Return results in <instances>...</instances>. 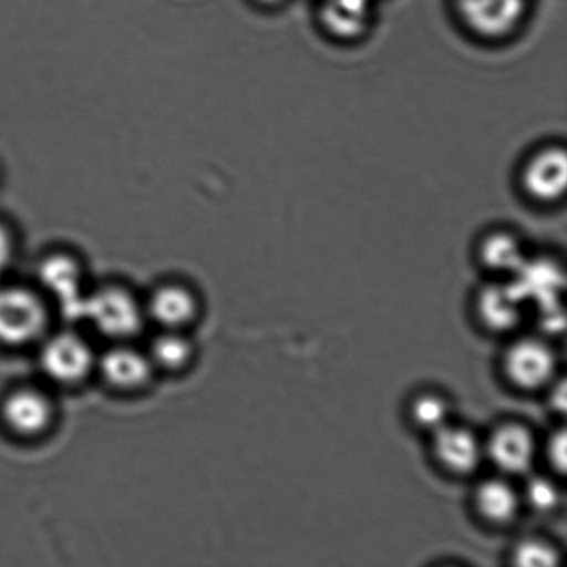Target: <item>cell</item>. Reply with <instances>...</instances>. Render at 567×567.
I'll return each instance as SVG.
<instances>
[{
	"instance_id": "1",
	"label": "cell",
	"mask_w": 567,
	"mask_h": 567,
	"mask_svg": "<svg viewBox=\"0 0 567 567\" xmlns=\"http://www.w3.org/2000/svg\"><path fill=\"white\" fill-rule=\"evenodd\" d=\"M35 276L39 286L59 303L69 319L82 320L87 292L80 255L69 248L49 249L39 258Z\"/></svg>"
},
{
	"instance_id": "2",
	"label": "cell",
	"mask_w": 567,
	"mask_h": 567,
	"mask_svg": "<svg viewBox=\"0 0 567 567\" xmlns=\"http://www.w3.org/2000/svg\"><path fill=\"white\" fill-rule=\"evenodd\" d=\"M144 311L137 299L121 286H105L87 292L82 320L91 322L102 336L127 339L142 330Z\"/></svg>"
},
{
	"instance_id": "3",
	"label": "cell",
	"mask_w": 567,
	"mask_h": 567,
	"mask_svg": "<svg viewBox=\"0 0 567 567\" xmlns=\"http://www.w3.org/2000/svg\"><path fill=\"white\" fill-rule=\"evenodd\" d=\"M47 326L48 310L39 295L24 287H0V343H31Z\"/></svg>"
},
{
	"instance_id": "4",
	"label": "cell",
	"mask_w": 567,
	"mask_h": 567,
	"mask_svg": "<svg viewBox=\"0 0 567 567\" xmlns=\"http://www.w3.org/2000/svg\"><path fill=\"white\" fill-rule=\"evenodd\" d=\"M94 364L96 359L92 348L76 333H58L42 348L41 365L44 374L64 385L85 380Z\"/></svg>"
},
{
	"instance_id": "5",
	"label": "cell",
	"mask_w": 567,
	"mask_h": 567,
	"mask_svg": "<svg viewBox=\"0 0 567 567\" xmlns=\"http://www.w3.org/2000/svg\"><path fill=\"white\" fill-rule=\"evenodd\" d=\"M461 21L477 37L509 35L524 20L526 0H454Z\"/></svg>"
},
{
	"instance_id": "6",
	"label": "cell",
	"mask_w": 567,
	"mask_h": 567,
	"mask_svg": "<svg viewBox=\"0 0 567 567\" xmlns=\"http://www.w3.org/2000/svg\"><path fill=\"white\" fill-rule=\"evenodd\" d=\"M567 179V158L563 147L538 150L522 168L520 182L525 193L537 203H555L564 197Z\"/></svg>"
},
{
	"instance_id": "7",
	"label": "cell",
	"mask_w": 567,
	"mask_h": 567,
	"mask_svg": "<svg viewBox=\"0 0 567 567\" xmlns=\"http://www.w3.org/2000/svg\"><path fill=\"white\" fill-rule=\"evenodd\" d=\"M504 367L515 386L535 391L553 380L557 361L546 343L537 339H522L508 349Z\"/></svg>"
},
{
	"instance_id": "8",
	"label": "cell",
	"mask_w": 567,
	"mask_h": 567,
	"mask_svg": "<svg viewBox=\"0 0 567 567\" xmlns=\"http://www.w3.org/2000/svg\"><path fill=\"white\" fill-rule=\"evenodd\" d=\"M53 404L37 389H19L4 400L2 415L6 425L17 435L32 437L48 430L53 420Z\"/></svg>"
},
{
	"instance_id": "9",
	"label": "cell",
	"mask_w": 567,
	"mask_h": 567,
	"mask_svg": "<svg viewBox=\"0 0 567 567\" xmlns=\"http://www.w3.org/2000/svg\"><path fill=\"white\" fill-rule=\"evenodd\" d=\"M487 452L497 468L507 474H525L535 463V437L524 425H503L493 432Z\"/></svg>"
},
{
	"instance_id": "10",
	"label": "cell",
	"mask_w": 567,
	"mask_h": 567,
	"mask_svg": "<svg viewBox=\"0 0 567 567\" xmlns=\"http://www.w3.org/2000/svg\"><path fill=\"white\" fill-rule=\"evenodd\" d=\"M435 454L444 468L457 475H470L482 461V446L474 432L446 424L433 433Z\"/></svg>"
},
{
	"instance_id": "11",
	"label": "cell",
	"mask_w": 567,
	"mask_h": 567,
	"mask_svg": "<svg viewBox=\"0 0 567 567\" xmlns=\"http://www.w3.org/2000/svg\"><path fill=\"white\" fill-rule=\"evenodd\" d=\"M322 30L338 41H355L372 21V0H322L319 8Z\"/></svg>"
},
{
	"instance_id": "12",
	"label": "cell",
	"mask_w": 567,
	"mask_h": 567,
	"mask_svg": "<svg viewBox=\"0 0 567 567\" xmlns=\"http://www.w3.org/2000/svg\"><path fill=\"white\" fill-rule=\"evenodd\" d=\"M197 298L181 282H165L148 299V316L165 330H181L197 315Z\"/></svg>"
},
{
	"instance_id": "13",
	"label": "cell",
	"mask_w": 567,
	"mask_h": 567,
	"mask_svg": "<svg viewBox=\"0 0 567 567\" xmlns=\"http://www.w3.org/2000/svg\"><path fill=\"white\" fill-rule=\"evenodd\" d=\"M105 382L121 391H136L147 385L154 365L147 354L127 347L107 350L99 361Z\"/></svg>"
},
{
	"instance_id": "14",
	"label": "cell",
	"mask_w": 567,
	"mask_h": 567,
	"mask_svg": "<svg viewBox=\"0 0 567 567\" xmlns=\"http://www.w3.org/2000/svg\"><path fill=\"white\" fill-rule=\"evenodd\" d=\"M520 298L513 286H488L482 289L477 311L485 326L493 331L513 330L520 320Z\"/></svg>"
},
{
	"instance_id": "15",
	"label": "cell",
	"mask_w": 567,
	"mask_h": 567,
	"mask_svg": "<svg viewBox=\"0 0 567 567\" xmlns=\"http://www.w3.org/2000/svg\"><path fill=\"white\" fill-rule=\"evenodd\" d=\"M519 504L518 493L507 482L491 480L476 488V509L492 524L507 525L513 522L519 513Z\"/></svg>"
},
{
	"instance_id": "16",
	"label": "cell",
	"mask_w": 567,
	"mask_h": 567,
	"mask_svg": "<svg viewBox=\"0 0 567 567\" xmlns=\"http://www.w3.org/2000/svg\"><path fill=\"white\" fill-rule=\"evenodd\" d=\"M481 258L488 269L499 271H518L526 262L524 246L509 231L488 235L482 241Z\"/></svg>"
},
{
	"instance_id": "17",
	"label": "cell",
	"mask_w": 567,
	"mask_h": 567,
	"mask_svg": "<svg viewBox=\"0 0 567 567\" xmlns=\"http://www.w3.org/2000/svg\"><path fill=\"white\" fill-rule=\"evenodd\" d=\"M193 347L187 338L175 330H166L154 339L150 348V360L159 369L176 371L192 360Z\"/></svg>"
},
{
	"instance_id": "18",
	"label": "cell",
	"mask_w": 567,
	"mask_h": 567,
	"mask_svg": "<svg viewBox=\"0 0 567 567\" xmlns=\"http://www.w3.org/2000/svg\"><path fill=\"white\" fill-rule=\"evenodd\" d=\"M411 416L416 426L435 433L449 424V405L446 400L437 394H421L411 405Z\"/></svg>"
},
{
	"instance_id": "19",
	"label": "cell",
	"mask_w": 567,
	"mask_h": 567,
	"mask_svg": "<svg viewBox=\"0 0 567 567\" xmlns=\"http://www.w3.org/2000/svg\"><path fill=\"white\" fill-rule=\"evenodd\" d=\"M558 553L540 540L520 543L514 553L515 564L525 567H549L558 564Z\"/></svg>"
},
{
	"instance_id": "20",
	"label": "cell",
	"mask_w": 567,
	"mask_h": 567,
	"mask_svg": "<svg viewBox=\"0 0 567 567\" xmlns=\"http://www.w3.org/2000/svg\"><path fill=\"white\" fill-rule=\"evenodd\" d=\"M19 246L20 236L14 221L0 216V276L13 265Z\"/></svg>"
},
{
	"instance_id": "21",
	"label": "cell",
	"mask_w": 567,
	"mask_h": 567,
	"mask_svg": "<svg viewBox=\"0 0 567 567\" xmlns=\"http://www.w3.org/2000/svg\"><path fill=\"white\" fill-rule=\"evenodd\" d=\"M527 498L536 509L549 511L558 504V491L551 482L538 477L527 487Z\"/></svg>"
},
{
	"instance_id": "22",
	"label": "cell",
	"mask_w": 567,
	"mask_h": 567,
	"mask_svg": "<svg viewBox=\"0 0 567 567\" xmlns=\"http://www.w3.org/2000/svg\"><path fill=\"white\" fill-rule=\"evenodd\" d=\"M549 458H551L555 468L565 470L566 464V436L565 432L555 433L551 443H549Z\"/></svg>"
},
{
	"instance_id": "23",
	"label": "cell",
	"mask_w": 567,
	"mask_h": 567,
	"mask_svg": "<svg viewBox=\"0 0 567 567\" xmlns=\"http://www.w3.org/2000/svg\"><path fill=\"white\" fill-rule=\"evenodd\" d=\"M251 2L260 9L271 10L280 8L281 4L286 3V0H251Z\"/></svg>"
}]
</instances>
